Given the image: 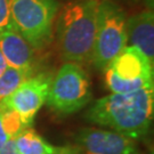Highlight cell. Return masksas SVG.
<instances>
[{
    "label": "cell",
    "mask_w": 154,
    "mask_h": 154,
    "mask_svg": "<svg viewBox=\"0 0 154 154\" xmlns=\"http://www.w3.org/2000/svg\"><path fill=\"white\" fill-rule=\"evenodd\" d=\"M14 26L33 49H42L51 41L58 14L56 0H9Z\"/></svg>",
    "instance_id": "obj_4"
},
{
    "label": "cell",
    "mask_w": 154,
    "mask_h": 154,
    "mask_svg": "<svg viewBox=\"0 0 154 154\" xmlns=\"http://www.w3.org/2000/svg\"><path fill=\"white\" fill-rule=\"evenodd\" d=\"M8 67V65H7V63H6V60L5 57H4V55H2V53L0 51V75L5 72V70Z\"/></svg>",
    "instance_id": "obj_16"
},
{
    "label": "cell",
    "mask_w": 154,
    "mask_h": 154,
    "mask_svg": "<svg viewBox=\"0 0 154 154\" xmlns=\"http://www.w3.org/2000/svg\"><path fill=\"white\" fill-rule=\"evenodd\" d=\"M51 78L48 73L31 75L2 100L6 106L16 112L26 128L32 126L37 113L47 102Z\"/></svg>",
    "instance_id": "obj_7"
},
{
    "label": "cell",
    "mask_w": 154,
    "mask_h": 154,
    "mask_svg": "<svg viewBox=\"0 0 154 154\" xmlns=\"http://www.w3.org/2000/svg\"><path fill=\"white\" fill-rule=\"evenodd\" d=\"M14 143L20 154H81L77 145H54L31 127L17 135Z\"/></svg>",
    "instance_id": "obj_11"
},
{
    "label": "cell",
    "mask_w": 154,
    "mask_h": 154,
    "mask_svg": "<svg viewBox=\"0 0 154 154\" xmlns=\"http://www.w3.org/2000/svg\"><path fill=\"white\" fill-rule=\"evenodd\" d=\"M99 2V0L71 1L57 14V40L65 62L82 64L91 61Z\"/></svg>",
    "instance_id": "obj_2"
},
{
    "label": "cell",
    "mask_w": 154,
    "mask_h": 154,
    "mask_svg": "<svg viewBox=\"0 0 154 154\" xmlns=\"http://www.w3.org/2000/svg\"><path fill=\"white\" fill-rule=\"evenodd\" d=\"M154 114V86L128 94H110L95 100L85 119L123 136L139 140L151 128Z\"/></svg>",
    "instance_id": "obj_1"
},
{
    "label": "cell",
    "mask_w": 154,
    "mask_h": 154,
    "mask_svg": "<svg viewBox=\"0 0 154 154\" xmlns=\"http://www.w3.org/2000/svg\"><path fill=\"white\" fill-rule=\"evenodd\" d=\"M25 128L16 112L0 102V149Z\"/></svg>",
    "instance_id": "obj_12"
},
{
    "label": "cell",
    "mask_w": 154,
    "mask_h": 154,
    "mask_svg": "<svg viewBox=\"0 0 154 154\" xmlns=\"http://www.w3.org/2000/svg\"><path fill=\"white\" fill-rule=\"evenodd\" d=\"M0 154H20L17 152L15 143H14V139L9 140L2 149H0Z\"/></svg>",
    "instance_id": "obj_15"
},
{
    "label": "cell",
    "mask_w": 154,
    "mask_h": 154,
    "mask_svg": "<svg viewBox=\"0 0 154 154\" xmlns=\"http://www.w3.org/2000/svg\"><path fill=\"white\" fill-rule=\"evenodd\" d=\"M93 98L91 82L81 64L65 62L51 78L46 104L57 114L70 116Z\"/></svg>",
    "instance_id": "obj_3"
},
{
    "label": "cell",
    "mask_w": 154,
    "mask_h": 154,
    "mask_svg": "<svg viewBox=\"0 0 154 154\" xmlns=\"http://www.w3.org/2000/svg\"><path fill=\"white\" fill-rule=\"evenodd\" d=\"M31 75L32 74L29 72L8 66L5 72L0 75V102L11 96Z\"/></svg>",
    "instance_id": "obj_13"
},
{
    "label": "cell",
    "mask_w": 154,
    "mask_h": 154,
    "mask_svg": "<svg viewBox=\"0 0 154 154\" xmlns=\"http://www.w3.org/2000/svg\"><path fill=\"white\" fill-rule=\"evenodd\" d=\"M103 72L112 94L134 93L154 86L153 64L132 46H127Z\"/></svg>",
    "instance_id": "obj_6"
},
{
    "label": "cell",
    "mask_w": 154,
    "mask_h": 154,
    "mask_svg": "<svg viewBox=\"0 0 154 154\" xmlns=\"http://www.w3.org/2000/svg\"><path fill=\"white\" fill-rule=\"evenodd\" d=\"M127 37L135 47L154 64V14L151 9L137 13L127 18Z\"/></svg>",
    "instance_id": "obj_10"
},
{
    "label": "cell",
    "mask_w": 154,
    "mask_h": 154,
    "mask_svg": "<svg viewBox=\"0 0 154 154\" xmlns=\"http://www.w3.org/2000/svg\"><path fill=\"white\" fill-rule=\"evenodd\" d=\"M75 143L81 154H140L134 139L100 128H81Z\"/></svg>",
    "instance_id": "obj_8"
},
{
    "label": "cell",
    "mask_w": 154,
    "mask_h": 154,
    "mask_svg": "<svg viewBox=\"0 0 154 154\" xmlns=\"http://www.w3.org/2000/svg\"><path fill=\"white\" fill-rule=\"evenodd\" d=\"M16 29L0 33V51L9 67L29 72L34 71V51Z\"/></svg>",
    "instance_id": "obj_9"
},
{
    "label": "cell",
    "mask_w": 154,
    "mask_h": 154,
    "mask_svg": "<svg viewBox=\"0 0 154 154\" xmlns=\"http://www.w3.org/2000/svg\"><path fill=\"white\" fill-rule=\"evenodd\" d=\"M15 29L11 20L9 0H0V33Z\"/></svg>",
    "instance_id": "obj_14"
},
{
    "label": "cell",
    "mask_w": 154,
    "mask_h": 154,
    "mask_svg": "<svg viewBox=\"0 0 154 154\" xmlns=\"http://www.w3.org/2000/svg\"><path fill=\"white\" fill-rule=\"evenodd\" d=\"M127 17L118 5L109 0L99 2L97 30L94 42L91 63L104 71L111 61L128 46Z\"/></svg>",
    "instance_id": "obj_5"
}]
</instances>
